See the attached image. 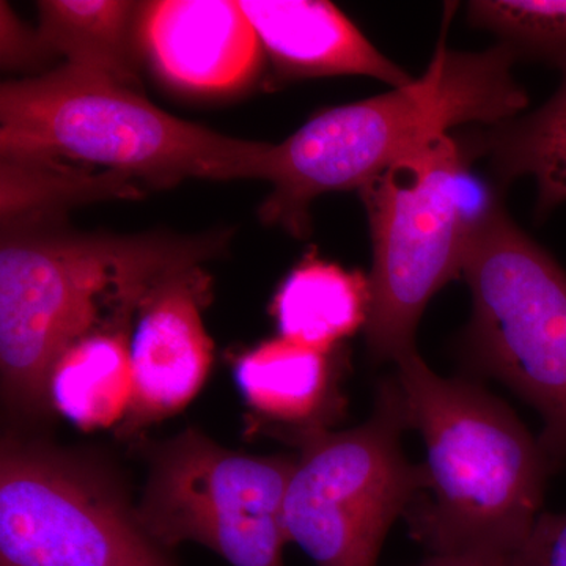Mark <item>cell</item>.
<instances>
[{
	"mask_svg": "<svg viewBox=\"0 0 566 566\" xmlns=\"http://www.w3.org/2000/svg\"><path fill=\"white\" fill-rule=\"evenodd\" d=\"M463 277L472 316L463 346L480 374L542 416L543 449L566 461V273L501 207L476 227Z\"/></svg>",
	"mask_w": 566,
	"mask_h": 566,
	"instance_id": "cell-6",
	"label": "cell"
},
{
	"mask_svg": "<svg viewBox=\"0 0 566 566\" xmlns=\"http://www.w3.org/2000/svg\"><path fill=\"white\" fill-rule=\"evenodd\" d=\"M2 158L96 164L125 178L262 180L270 144L174 117L133 87L66 65L0 91Z\"/></svg>",
	"mask_w": 566,
	"mask_h": 566,
	"instance_id": "cell-4",
	"label": "cell"
},
{
	"mask_svg": "<svg viewBox=\"0 0 566 566\" xmlns=\"http://www.w3.org/2000/svg\"><path fill=\"white\" fill-rule=\"evenodd\" d=\"M457 10L446 9L441 39L423 76L389 93L319 112L282 144H270L262 180L271 182L260 218L293 237L311 232V205L326 192L360 189L408 153L463 123L494 126L527 107L510 44L482 52L447 46Z\"/></svg>",
	"mask_w": 566,
	"mask_h": 566,
	"instance_id": "cell-2",
	"label": "cell"
},
{
	"mask_svg": "<svg viewBox=\"0 0 566 566\" xmlns=\"http://www.w3.org/2000/svg\"><path fill=\"white\" fill-rule=\"evenodd\" d=\"M370 301L367 275L308 256L286 275L271 308L281 337L334 352L344 338L365 329Z\"/></svg>",
	"mask_w": 566,
	"mask_h": 566,
	"instance_id": "cell-14",
	"label": "cell"
},
{
	"mask_svg": "<svg viewBox=\"0 0 566 566\" xmlns=\"http://www.w3.org/2000/svg\"><path fill=\"white\" fill-rule=\"evenodd\" d=\"M333 352L274 338L243 354L234 378L248 403L277 422L297 428V438L327 430L340 412Z\"/></svg>",
	"mask_w": 566,
	"mask_h": 566,
	"instance_id": "cell-13",
	"label": "cell"
},
{
	"mask_svg": "<svg viewBox=\"0 0 566 566\" xmlns=\"http://www.w3.org/2000/svg\"><path fill=\"white\" fill-rule=\"evenodd\" d=\"M408 430L394 376L379 386L374 415L345 431L297 438L301 453L283 502L289 543L316 566H376L390 527L427 491L423 464L405 455Z\"/></svg>",
	"mask_w": 566,
	"mask_h": 566,
	"instance_id": "cell-7",
	"label": "cell"
},
{
	"mask_svg": "<svg viewBox=\"0 0 566 566\" xmlns=\"http://www.w3.org/2000/svg\"><path fill=\"white\" fill-rule=\"evenodd\" d=\"M0 566H175L104 475L3 439Z\"/></svg>",
	"mask_w": 566,
	"mask_h": 566,
	"instance_id": "cell-9",
	"label": "cell"
},
{
	"mask_svg": "<svg viewBox=\"0 0 566 566\" xmlns=\"http://www.w3.org/2000/svg\"><path fill=\"white\" fill-rule=\"evenodd\" d=\"M282 77L357 74L394 88L416 80L376 50L337 7L323 0H240Z\"/></svg>",
	"mask_w": 566,
	"mask_h": 566,
	"instance_id": "cell-12",
	"label": "cell"
},
{
	"mask_svg": "<svg viewBox=\"0 0 566 566\" xmlns=\"http://www.w3.org/2000/svg\"><path fill=\"white\" fill-rule=\"evenodd\" d=\"M140 32L163 76L191 91L237 87L259 61L255 29L232 0L145 3Z\"/></svg>",
	"mask_w": 566,
	"mask_h": 566,
	"instance_id": "cell-11",
	"label": "cell"
},
{
	"mask_svg": "<svg viewBox=\"0 0 566 566\" xmlns=\"http://www.w3.org/2000/svg\"><path fill=\"white\" fill-rule=\"evenodd\" d=\"M196 271L189 268L163 279L140 304L129 344V415L136 423L180 411L210 371L212 345L200 315L205 285Z\"/></svg>",
	"mask_w": 566,
	"mask_h": 566,
	"instance_id": "cell-10",
	"label": "cell"
},
{
	"mask_svg": "<svg viewBox=\"0 0 566 566\" xmlns=\"http://www.w3.org/2000/svg\"><path fill=\"white\" fill-rule=\"evenodd\" d=\"M510 566H566V513H542Z\"/></svg>",
	"mask_w": 566,
	"mask_h": 566,
	"instance_id": "cell-19",
	"label": "cell"
},
{
	"mask_svg": "<svg viewBox=\"0 0 566 566\" xmlns=\"http://www.w3.org/2000/svg\"><path fill=\"white\" fill-rule=\"evenodd\" d=\"M36 46H33L29 39L28 31L22 29L20 22L13 17L6 3H2V61L3 65H13L31 59L35 54Z\"/></svg>",
	"mask_w": 566,
	"mask_h": 566,
	"instance_id": "cell-20",
	"label": "cell"
},
{
	"mask_svg": "<svg viewBox=\"0 0 566 566\" xmlns=\"http://www.w3.org/2000/svg\"><path fill=\"white\" fill-rule=\"evenodd\" d=\"M406 423L427 447L428 486L406 515L430 556L510 560L542 515L558 465L474 379L444 378L411 349L395 360Z\"/></svg>",
	"mask_w": 566,
	"mask_h": 566,
	"instance_id": "cell-1",
	"label": "cell"
},
{
	"mask_svg": "<svg viewBox=\"0 0 566 566\" xmlns=\"http://www.w3.org/2000/svg\"><path fill=\"white\" fill-rule=\"evenodd\" d=\"M557 61L564 80L545 106L526 117L476 129L464 147L485 156L504 181L534 178L542 212L566 202V55Z\"/></svg>",
	"mask_w": 566,
	"mask_h": 566,
	"instance_id": "cell-15",
	"label": "cell"
},
{
	"mask_svg": "<svg viewBox=\"0 0 566 566\" xmlns=\"http://www.w3.org/2000/svg\"><path fill=\"white\" fill-rule=\"evenodd\" d=\"M469 158L461 142L442 134L359 189L374 245L365 338L375 363L416 349L424 308L463 275L471 238L499 205L480 189Z\"/></svg>",
	"mask_w": 566,
	"mask_h": 566,
	"instance_id": "cell-5",
	"label": "cell"
},
{
	"mask_svg": "<svg viewBox=\"0 0 566 566\" xmlns=\"http://www.w3.org/2000/svg\"><path fill=\"white\" fill-rule=\"evenodd\" d=\"M134 379L125 335L92 333L54 365L50 401L84 430L107 428L132 409Z\"/></svg>",
	"mask_w": 566,
	"mask_h": 566,
	"instance_id": "cell-16",
	"label": "cell"
},
{
	"mask_svg": "<svg viewBox=\"0 0 566 566\" xmlns=\"http://www.w3.org/2000/svg\"><path fill=\"white\" fill-rule=\"evenodd\" d=\"M134 11L136 3L123 0H46L40 3L39 39L74 69L133 87Z\"/></svg>",
	"mask_w": 566,
	"mask_h": 566,
	"instance_id": "cell-17",
	"label": "cell"
},
{
	"mask_svg": "<svg viewBox=\"0 0 566 566\" xmlns=\"http://www.w3.org/2000/svg\"><path fill=\"white\" fill-rule=\"evenodd\" d=\"M210 243L161 238L6 232L0 249L3 398L21 411L50 401L54 365L92 334L106 296L140 307L163 279L196 266Z\"/></svg>",
	"mask_w": 566,
	"mask_h": 566,
	"instance_id": "cell-3",
	"label": "cell"
},
{
	"mask_svg": "<svg viewBox=\"0 0 566 566\" xmlns=\"http://www.w3.org/2000/svg\"><path fill=\"white\" fill-rule=\"evenodd\" d=\"M293 469L290 458L241 455L186 430L153 455L137 523L166 551L193 542L232 566H285Z\"/></svg>",
	"mask_w": 566,
	"mask_h": 566,
	"instance_id": "cell-8",
	"label": "cell"
},
{
	"mask_svg": "<svg viewBox=\"0 0 566 566\" xmlns=\"http://www.w3.org/2000/svg\"><path fill=\"white\" fill-rule=\"evenodd\" d=\"M472 25L494 32L517 54L566 55V0H475Z\"/></svg>",
	"mask_w": 566,
	"mask_h": 566,
	"instance_id": "cell-18",
	"label": "cell"
},
{
	"mask_svg": "<svg viewBox=\"0 0 566 566\" xmlns=\"http://www.w3.org/2000/svg\"><path fill=\"white\" fill-rule=\"evenodd\" d=\"M412 566H510V560L485 556H430Z\"/></svg>",
	"mask_w": 566,
	"mask_h": 566,
	"instance_id": "cell-21",
	"label": "cell"
}]
</instances>
